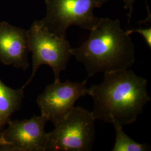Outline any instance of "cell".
Listing matches in <instances>:
<instances>
[{
    "label": "cell",
    "instance_id": "10",
    "mask_svg": "<svg viewBox=\"0 0 151 151\" xmlns=\"http://www.w3.org/2000/svg\"><path fill=\"white\" fill-rule=\"evenodd\" d=\"M115 130V142L112 149L113 151H147L151 149L147 143H139L132 139L123 129L122 126L114 123Z\"/></svg>",
    "mask_w": 151,
    "mask_h": 151
},
{
    "label": "cell",
    "instance_id": "7",
    "mask_svg": "<svg viewBox=\"0 0 151 151\" xmlns=\"http://www.w3.org/2000/svg\"><path fill=\"white\" fill-rule=\"evenodd\" d=\"M86 83L87 80L80 82L67 80L54 81L47 86L37 100L41 115L56 125L75 106L80 97L88 95Z\"/></svg>",
    "mask_w": 151,
    "mask_h": 151
},
{
    "label": "cell",
    "instance_id": "1",
    "mask_svg": "<svg viewBox=\"0 0 151 151\" xmlns=\"http://www.w3.org/2000/svg\"><path fill=\"white\" fill-rule=\"evenodd\" d=\"M95 119L122 127L134 123L151 98L146 78L131 69L104 73L98 85L88 88Z\"/></svg>",
    "mask_w": 151,
    "mask_h": 151
},
{
    "label": "cell",
    "instance_id": "5",
    "mask_svg": "<svg viewBox=\"0 0 151 151\" xmlns=\"http://www.w3.org/2000/svg\"><path fill=\"white\" fill-rule=\"evenodd\" d=\"M108 0H45L47 13L41 21L56 35L66 38V31L72 25L91 31L101 18L93 14Z\"/></svg>",
    "mask_w": 151,
    "mask_h": 151
},
{
    "label": "cell",
    "instance_id": "12",
    "mask_svg": "<svg viewBox=\"0 0 151 151\" xmlns=\"http://www.w3.org/2000/svg\"><path fill=\"white\" fill-rule=\"evenodd\" d=\"M124 3V8L126 10H129V12L127 15L128 16V22L129 24L131 20L132 15L133 11V5L135 2V0H123Z\"/></svg>",
    "mask_w": 151,
    "mask_h": 151
},
{
    "label": "cell",
    "instance_id": "2",
    "mask_svg": "<svg viewBox=\"0 0 151 151\" xmlns=\"http://www.w3.org/2000/svg\"><path fill=\"white\" fill-rule=\"evenodd\" d=\"M86 40L70 54L84 65L88 77L126 70L134 64L135 48L118 19L101 18Z\"/></svg>",
    "mask_w": 151,
    "mask_h": 151
},
{
    "label": "cell",
    "instance_id": "9",
    "mask_svg": "<svg viewBox=\"0 0 151 151\" xmlns=\"http://www.w3.org/2000/svg\"><path fill=\"white\" fill-rule=\"evenodd\" d=\"M24 88L12 89L0 78V134L11 120V116L22 106Z\"/></svg>",
    "mask_w": 151,
    "mask_h": 151
},
{
    "label": "cell",
    "instance_id": "3",
    "mask_svg": "<svg viewBox=\"0 0 151 151\" xmlns=\"http://www.w3.org/2000/svg\"><path fill=\"white\" fill-rule=\"evenodd\" d=\"M95 120L91 111L74 106L47 133L45 151H91L96 135Z\"/></svg>",
    "mask_w": 151,
    "mask_h": 151
},
{
    "label": "cell",
    "instance_id": "4",
    "mask_svg": "<svg viewBox=\"0 0 151 151\" xmlns=\"http://www.w3.org/2000/svg\"><path fill=\"white\" fill-rule=\"evenodd\" d=\"M29 51L32 53V74L25 87L32 81L38 69L48 65L53 70L54 81L60 80V73L67 67L70 54V45L66 38L60 37L49 32L41 20H35L27 31Z\"/></svg>",
    "mask_w": 151,
    "mask_h": 151
},
{
    "label": "cell",
    "instance_id": "6",
    "mask_svg": "<svg viewBox=\"0 0 151 151\" xmlns=\"http://www.w3.org/2000/svg\"><path fill=\"white\" fill-rule=\"evenodd\" d=\"M48 120L43 115L10 120L0 134V151H45Z\"/></svg>",
    "mask_w": 151,
    "mask_h": 151
},
{
    "label": "cell",
    "instance_id": "8",
    "mask_svg": "<svg viewBox=\"0 0 151 151\" xmlns=\"http://www.w3.org/2000/svg\"><path fill=\"white\" fill-rule=\"evenodd\" d=\"M29 52L27 31L7 22H0V62L27 70L29 67Z\"/></svg>",
    "mask_w": 151,
    "mask_h": 151
},
{
    "label": "cell",
    "instance_id": "11",
    "mask_svg": "<svg viewBox=\"0 0 151 151\" xmlns=\"http://www.w3.org/2000/svg\"><path fill=\"white\" fill-rule=\"evenodd\" d=\"M126 32L130 35L134 32H138L141 34L144 38L146 43L150 48H151V27L148 28H138L137 29H130L127 30Z\"/></svg>",
    "mask_w": 151,
    "mask_h": 151
}]
</instances>
